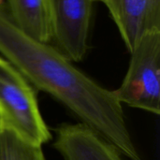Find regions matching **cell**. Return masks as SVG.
<instances>
[{
  "mask_svg": "<svg viewBox=\"0 0 160 160\" xmlns=\"http://www.w3.org/2000/svg\"><path fill=\"white\" fill-rule=\"evenodd\" d=\"M94 0H48L53 47L71 62L88 50Z\"/></svg>",
  "mask_w": 160,
  "mask_h": 160,
  "instance_id": "277c9868",
  "label": "cell"
},
{
  "mask_svg": "<svg viewBox=\"0 0 160 160\" xmlns=\"http://www.w3.org/2000/svg\"><path fill=\"white\" fill-rule=\"evenodd\" d=\"M126 77L113 90L120 103L160 114V31L145 34L130 52Z\"/></svg>",
  "mask_w": 160,
  "mask_h": 160,
  "instance_id": "3957f363",
  "label": "cell"
},
{
  "mask_svg": "<svg viewBox=\"0 0 160 160\" xmlns=\"http://www.w3.org/2000/svg\"><path fill=\"white\" fill-rule=\"evenodd\" d=\"M0 52L31 84L60 101L121 155L130 160H143L114 92L75 68L50 43L22 31L11 19L5 0H0Z\"/></svg>",
  "mask_w": 160,
  "mask_h": 160,
  "instance_id": "6da1fadb",
  "label": "cell"
},
{
  "mask_svg": "<svg viewBox=\"0 0 160 160\" xmlns=\"http://www.w3.org/2000/svg\"><path fill=\"white\" fill-rule=\"evenodd\" d=\"M0 125L39 145L52 138L39 112L34 87L3 57H0Z\"/></svg>",
  "mask_w": 160,
  "mask_h": 160,
  "instance_id": "7a4b0ae2",
  "label": "cell"
},
{
  "mask_svg": "<svg viewBox=\"0 0 160 160\" xmlns=\"http://www.w3.org/2000/svg\"><path fill=\"white\" fill-rule=\"evenodd\" d=\"M53 146L64 160H122L111 143L82 123L60 126Z\"/></svg>",
  "mask_w": 160,
  "mask_h": 160,
  "instance_id": "8992f818",
  "label": "cell"
},
{
  "mask_svg": "<svg viewBox=\"0 0 160 160\" xmlns=\"http://www.w3.org/2000/svg\"><path fill=\"white\" fill-rule=\"evenodd\" d=\"M15 24L29 37L44 43L52 41L48 0H5Z\"/></svg>",
  "mask_w": 160,
  "mask_h": 160,
  "instance_id": "52a82bcc",
  "label": "cell"
},
{
  "mask_svg": "<svg viewBox=\"0 0 160 160\" xmlns=\"http://www.w3.org/2000/svg\"><path fill=\"white\" fill-rule=\"evenodd\" d=\"M0 160H46L41 145L0 125Z\"/></svg>",
  "mask_w": 160,
  "mask_h": 160,
  "instance_id": "ba28073f",
  "label": "cell"
},
{
  "mask_svg": "<svg viewBox=\"0 0 160 160\" xmlns=\"http://www.w3.org/2000/svg\"><path fill=\"white\" fill-rule=\"evenodd\" d=\"M109 9L129 52L141 38L160 31V0H94Z\"/></svg>",
  "mask_w": 160,
  "mask_h": 160,
  "instance_id": "5b68a950",
  "label": "cell"
}]
</instances>
